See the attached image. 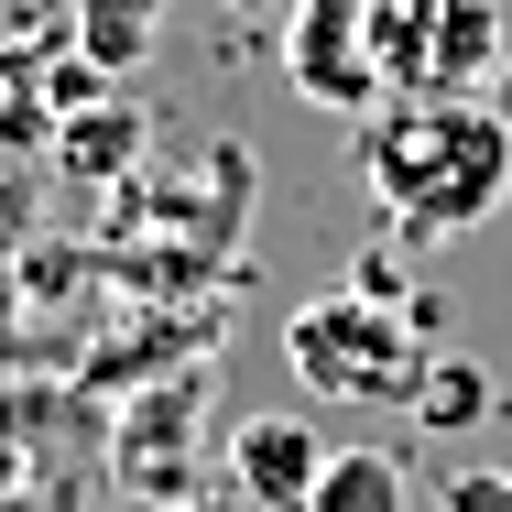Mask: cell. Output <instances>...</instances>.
<instances>
[{
    "label": "cell",
    "mask_w": 512,
    "mask_h": 512,
    "mask_svg": "<svg viewBox=\"0 0 512 512\" xmlns=\"http://www.w3.org/2000/svg\"><path fill=\"white\" fill-rule=\"evenodd\" d=\"M360 186L404 218L414 240H469L512 197V120L491 99H382L360 120Z\"/></svg>",
    "instance_id": "obj_1"
},
{
    "label": "cell",
    "mask_w": 512,
    "mask_h": 512,
    "mask_svg": "<svg viewBox=\"0 0 512 512\" xmlns=\"http://www.w3.org/2000/svg\"><path fill=\"white\" fill-rule=\"evenodd\" d=\"M284 360L316 404H425V316L393 295H316L284 316Z\"/></svg>",
    "instance_id": "obj_2"
},
{
    "label": "cell",
    "mask_w": 512,
    "mask_h": 512,
    "mask_svg": "<svg viewBox=\"0 0 512 512\" xmlns=\"http://www.w3.org/2000/svg\"><path fill=\"white\" fill-rule=\"evenodd\" d=\"M284 88L306 109H338V120H371V109L393 99L360 0H295V11H284Z\"/></svg>",
    "instance_id": "obj_3"
},
{
    "label": "cell",
    "mask_w": 512,
    "mask_h": 512,
    "mask_svg": "<svg viewBox=\"0 0 512 512\" xmlns=\"http://www.w3.org/2000/svg\"><path fill=\"white\" fill-rule=\"evenodd\" d=\"M316 469H327V447H316L306 414H251V425L229 436V491L251 512H306Z\"/></svg>",
    "instance_id": "obj_4"
},
{
    "label": "cell",
    "mask_w": 512,
    "mask_h": 512,
    "mask_svg": "<svg viewBox=\"0 0 512 512\" xmlns=\"http://www.w3.org/2000/svg\"><path fill=\"white\" fill-rule=\"evenodd\" d=\"M164 11H175V0H66V22H77V44H88L99 77H131V66L164 44Z\"/></svg>",
    "instance_id": "obj_5"
},
{
    "label": "cell",
    "mask_w": 512,
    "mask_h": 512,
    "mask_svg": "<svg viewBox=\"0 0 512 512\" xmlns=\"http://www.w3.org/2000/svg\"><path fill=\"white\" fill-rule=\"evenodd\" d=\"M360 22H371V55H382V77H393V99L425 88V55H436L447 0H360Z\"/></svg>",
    "instance_id": "obj_6"
},
{
    "label": "cell",
    "mask_w": 512,
    "mask_h": 512,
    "mask_svg": "<svg viewBox=\"0 0 512 512\" xmlns=\"http://www.w3.org/2000/svg\"><path fill=\"white\" fill-rule=\"evenodd\" d=\"M306 512H414V480H404V458L349 447V458L316 469V502H306Z\"/></svg>",
    "instance_id": "obj_7"
},
{
    "label": "cell",
    "mask_w": 512,
    "mask_h": 512,
    "mask_svg": "<svg viewBox=\"0 0 512 512\" xmlns=\"http://www.w3.org/2000/svg\"><path fill=\"white\" fill-rule=\"evenodd\" d=\"M436 512H512V469H436Z\"/></svg>",
    "instance_id": "obj_8"
},
{
    "label": "cell",
    "mask_w": 512,
    "mask_h": 512,
    "mask_svg": "<svg viewBox=\"0 0 512 512\" xmlns=\"http://www.w3.org/2000/svg\"><path fill=\"white\" fill-rule=\"evenodd\" d=\"M491 109H502V120H512V55H502V77H491Z\"/></svg>",
    "instance_id": "obj_9"
},
{
    "label": "cell",
    "mask_w": 512,
    "mask_h": 512,
    "mask_svg": "<svg viewBox=\"0 0 512 512\" xmlns=\"http://www.w3.org/2000/svg\"><path fill=\"white\" fill-rule=\"evenodd\" d=\"M229 11H295V0H229Z\"/></svg>",
    "instance_id": "obj_10"
}]
</instances>
